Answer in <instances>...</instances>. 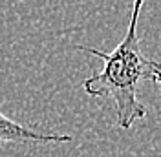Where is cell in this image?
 I'll list each match as a JSON object with an SVG mask.
<instances>
[{"instance_id": "7a4b0ae2", "label": "cell", "mask_w": 161, "mask_h": 157, "mask_svg": "<svg viewBox=\"0 0 161 157\" xmlns=\"http://www.w3.org/2000/svg\"><path fill=\"white\" fill-rule=\"evenodd\" d=\"M71 135L66 133H46V132H37L33 128H28L20 124L17 121L9 119L0 111V143H40V144H48V143H70Z\"/></svg>"}, {"instance_id": "6da1fadb", "label": "cell", "mask_w": 161, "mask_h": 157, "mask_svg": "<svg viewBox=\"0 0 161 157\" xmlns=\"http://www.w3.org/2000/svg\"><path fill=\"white\" fill-rule=\"evenodd\" d=\"M145 0H134L132 17L125 39L112 53H104L88 46H75L79 51L95 55L104 60L99 73L82 80L84 91L92 97H110L115 104L117 126L130 130L136 121L147 117V108L137 99V84L152 80L161 86V62L152 60L141 53L137 37V20Z\"/></svg>"}]
</instances>
